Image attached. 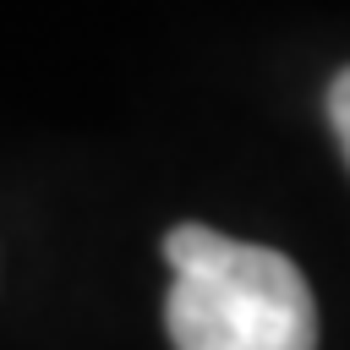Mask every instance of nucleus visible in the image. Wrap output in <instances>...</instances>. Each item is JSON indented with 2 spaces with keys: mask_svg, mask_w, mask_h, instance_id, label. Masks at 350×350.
<instances>
[{
  "mask_svg": "<svg viewBox=\"0 0 350 350\" xmlns=\"http://www.w3.org/2000/svg\"><path fill=\"white\" fill-rule=\"evenodd\" d=\"M164 262L175 273L164 301L175 350H317V301L284 252L175 224Z\"/></svg>",
  "mask_w": 350,
  "mask_h": 350,
  "instance_id": "1",
  "label": "nucleus"
},
{
  "mask_svg": "<svg viewBox=\"0 0 350 350\" xmlns=\"http://www.w3.org/2000/svg\"><path fill=\"white\" fill-rule=\"evenodd\" d=\"M328 126H334L339 153H345V164H350V66L328 82Z\"/></svg>",
  "mask_w": 350,
  "mask_h": 350,
  "instance_id": "2",
  "label": "nucleus"
}]
</instances>
